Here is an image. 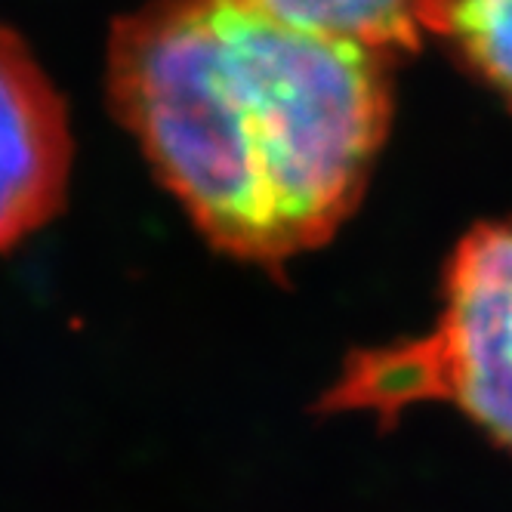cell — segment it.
Segmentation results:
<instances>
[{
    "mask_svg": "<svg viewBox=\"0 0 512 512\" xmlns=\"http://www.w3.org/2000/svg\"><path fill=\"white\" fill-rule=\"evenodd\" d=\"M389 59L247 0H155L115 28L108 90L201 235L269 269L358 207L389 133Z\"/></svg>",
    "mask_w": 512,
    "mask_h": 512,
    "instance_id": "cell-1",
    "label": "cell"
},
{
    "mask_svg": "<svg viewBox=\"0 0 512 512\" xmlns=\"http://www.w3.org/2000/svg\"><path fill=\"white\" fill-rule=\"evenodd\" d=\"M272 19L395 56L417 50L420 0H247Z\"/></svg>",
    "mask_w": 512,
    "mask_h": 512,
    "instance_id": "cell-4",
    "label": "cell"
},
{
    "mask_svg": "<svg viewBox=\"0 0 512 512\" xmlns=\"http://www.w3.org/2000/svg\"><path fill=\"white\" fill-rule=\"evenodd\" d=\"M417 22L448 38L469 71L512 105V0H420Z\"/></svg>",
    "mask_w": 512,
    "mask_h": 512,
    "instance_id": "cell-5",
    "label": "cell"
},
{
    "mask_svg": "<svg viewBox=\"0 0 512 512\" xmlns=\"http://www.w3.org/2000/svg\"><path fill=\"white\" fill-rule=\"evenodd\" d=\"M68 170L65 102L22 38L0 25V256L59 213Z\"/></svg>",
    "mask_w": 512,
    "mask_h": 512,
    "instance_id": "cell-3",
    "label": "cell"
},
{
    "mask_svg": "<svg viewBox=\"0 0 512 512\" xmlns=\"http://www.w3.org/2000/svg\"><path fill=\"white\" fill-rule=\"evenodd\" d=\"M423 401L454 405L512 451V216L460 238L429 331L352 355L321 408L392 423Z\"/></svg>",
    "mask_w": 512,
    "mask_h": 512,
    "instance_id": "cell-2",
    "label": "cell"
}]
</instances>
